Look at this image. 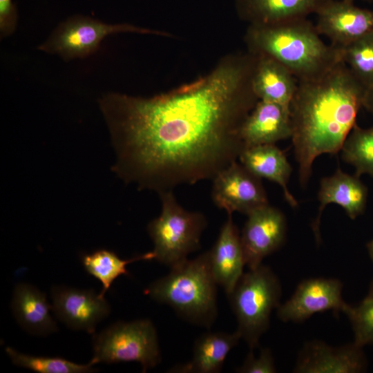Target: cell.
<instances>
[{"instance_id":"obj_1","label":"cell","mask_w":373,"mask_h":373,"mask_svg":"<svg viewBox=\"0 0 373 373\" xmlns=\"http://www.w3.org/2000/svg\"><path fill=\"white\" fill-rule=\"evenodd\" d=\"M256 56L222 57L207 74L150 97L109 93L99 101L117 153L114 171L158 193L213 180L245 148L242 125L258 101Z\"/></svg>"},{"instance_id":"obj_2","label":"cell","mask_w":373,"mask_h":373,"mask_svg":"<svg viewBox=\"0 0 373 373\" xmlns=\"http://www.w3.org/2000/svg\"><path fill=\"white\" fill-rule=\"evenodd\" d=\"M365 88L341 61L323 76L298 82L290 104L291 139L305 187L322 154H337L356 124Z\"/></svg>"},{"instance_id":"obj_3","label":"cell","mask_w":373,"mask_h":373,"mask_svg":"<svg viewBox=\"0 0 373 373\" xmlns=\"http://www.w3.org/2000/svg\"><path fill=\"white\" fill-rule=\"evenodd\" d=\"M244 39L248 52L277 60L298 82L318 79L341 61L339 50L326 44L307 18L248 26Z\"/></svg>"},{"instance_id":"obj_4","label":"cell","mask_w":373,"mask_h":373,"mask_svg":"<svg viewBox=\"0 0 373 373\" xmlns=\"http://www.w3.org/2000/svg\"><path fill=\"white\" fill-rule=\"evenodd\" d=\"M166 276L153 282L144 294L168 305L186 321L209 327L217 316V285L209 251L171 267Z\"/></svg>"},{"instance_id":"obj_5","label":"cell","mask_w":373,"mask_h":373,"mask_svg":"<svg viewBox=\"0 0 373 373\" xmlns=\"http://www.w3.org/2000/svg\"><path fill=\"white\" fill-rule=\"evenodd\" d=\"M282 286L273 270L260 264L243 273L228 295L236 317V331L254 350L268 329L272 311L280 305Z\"/></svg>"},{"instance_id":"obj_6","label":"cell","mask_w":373,"mask_h":373,"mask_svg":"<svg viewBox=\"0 0 373 373\" xmlns=\"http://www.w3.org/2000/svg\"><path fill=\"white\" fill-rule=\"evenodd\" d=\"M159 194L161 213L148 224L147 229L154 244L153 260L171 267L200 248L207 221L202 213L184 209L173 191Z\"/></svg>"},{"instance_id":"obj_7","label":"cell","mask_w":373,"mask_h":373,"mask_svg":"<svg viewBox=\"0 0 373 373\" xmlns=\"http://www.w3.org/2000/svg\"><path fill=\"white\" fill-rule=\"evenodd\" d=\"M93 365L136 361L142 372L161 361L157 332L149 319L117 322L93 336Z\"/></svg>"},{"instance_id":"obj_8","label":"cell","mask_w":373,"mask_h":373,"mask_svg":"<svg viewBox=\"0 0 373 373\" xmlns=\"http://www.w3.org/2000/svg\"><path fill=\"white\" fill-rule=\"evenodd\" d=\"M117 32L154 34L170 37V34L128 23L107 24L90 17L74 16L60 23L38 49L57 54L64 59L82 58L95 52L103 39Z\"/></svg>"},{"instance_id":"obj_9","label":"cell","mask_w":373,"mask_h":373,"mask_svg":"<svg viewBox=\"0 0 373 373\" xmlns=\"http://www.w3.org/2000/svg\"><path fill=\"white\" fill-rule=\"evenodd\" d=\"M212 180V200L228 215L237 211L247 216L269 204L261 178L236 161L219 172Z\"/></svg>"},{"instance_id":"obj_10","label":"cell","mask_w":373,"mask_h":373,"mask_svg":"<svg viewBox=\"0 0 373 373\" xmlns=\"http://www.w3.org/2000/svg\"><path fill=\"white\" fill-rule=\"evenodd\" d=\"M343 283L333 278H309L302 280L291 296L277 308L285 323H302L314 314L332 310L343 312L347 303L342 296Z\"/></svg>"},{"instance_id":"obj_11","label":"cell","mask_w":373,"mask_h":373,"mask_svg":"<svg viewBox=\"0 0 373 373\" xmlns=\"http://www.w3.org/2000/svg\"><path fill=\"white\" fill-rule=\"evenodd\" d=\"M247 217L240 239L245 265L251 269L281 247L287 226L283 212L269 204L254 211Z\"/></svg>"},{"instance_id":"obj_12","label":"cell","mask_w":373,"mask_h":373,"mask_svg":"<svg viewBox=\"0 0 373 373\" xmlns=\"http://www.w3.org/2000/svg\"><path fill=\"white\" fill-rule=\"evenodd\" d=\"M316 15L318 32L338 49L373 31V10L351 0H329Z\"/></svg>"},{"instance_id":"obj_13","label":"cell","mask_w":373,"mask_h":373,"mask_svg":"<svg viewBox=\"0 0 373 373\" xmlns=\"http://www.w3.org/2000/svg\"><path fill=\"white\" fill-rule=\"evenodd\" d=\"M367 368L363 347L354 341L334 347L314 340L305 343L299 351L293 372L361 373Z\"/></svg>"},{"instance_id":"obj_14","label":"cell","mask_w":373,"mask_h":373,"mask_svg":"<svg viewBox=\"0 0 373 373\" xmlns=\"http://www.w3.org/2000/svg\"><path fill=\"white\" fill-rule=\"evenodd\" d=\"M51 297L52 309L61 322L73 329L90 334L111 311L104 296L92 289L56 286L52 288Z\"/></svg>"},{"instance_id":"obj_15","label":"cell","mask_w":373,"mask_h":373,"mask_svg":"<svg viewBox=\"0 0 373 373\" xmlns=\"http://www.w3.org/2000/svg\"><path fill=\"white\" fill-rule=\"evenodd\" d=\"M367 188L357 175L344 173L339 167L335 173L321 180L318 194V212L312 224V229L318 244L321 242V218L329 204L341 206L352 220L363 214L367 204Z\"/></svg>"},{"instance_id":"obj_16","label":"cell","mask_w":373,"mask_h":373,"mask_svg":"<svg viewBox=\"0 0 373 373\" xmlns=\"http://www.w3.org/2000/svg\"><path fill=\"white\" fill-rule=\"evenodd\" d=\"M240 135L245 147L291 137L290 106L258 100L245 119Z\"/></svg>"},{"instance_id":"obj_17","label":"cell","mask_w":373,"mask_h":373,"mask_svg":"<svg viewBox=\"0 0 373 373\" xmlns=\"http://www.w3.org/2000/svg\"><path fill=\"white\" fill-rule=\"evenodd\" d=\"M208 251L213 275L228 296L243 274L246 265L240 234L231 215H228L214 245Z\"/></svg>"},{"instance_id":"obj_18","label":"cell","mask_w":373,"mask_h":373,"mask_svg":"<svg viewBox=\"0 0 373 373\" xmlns=\"http://www.w3.org/2000/svg\"><path fill=\"white\" fill-rule=\"evenodd\" d=\"M329 0H234L239 19L248 26L307 18Z\"/></svg>"},{"instance_id":"obj_19","label":"cell","mask_w":373,"mask_h":373,"mask_svg":"<svg viewBox=\"0 0 373 373\" xmlns=\"http://www.w3.org/2000/svg\"><path fill=\"white\" fill-rule=\"evenodd\" d=\"M255 55L252 87L258 100L290 106L298 87L297 79L277 60Z\"/></svg>"},{"instance_id":"obj_20","label":"cell","mask_w":373,"mask_h":373,"mask_svg":"<svg viewBox=\"0 0 373 373\" xmlns=\"http://www.w3.org/2000/svg\"><path fill=\"white\" fill-rule=\"evenodd\" d=\"M238 159L240 164L257 177L277 183L282 188L287 203L292 207L298 206L287 186L291 166L285 153L275 144L245 147Z\"/></svg>"},{"instance_id":"obj_21","label":"cell","mask_w":373,"mask_h":373,"mask_svg":"<svg viewBox=\"0 0 373 373\" xmlns=\"http://www.w3.org/2000/svg\"><path fill=\"white\" fill-rule=\"evenodd\" d=\"M13 315L26 331L46 336L57 331L55 321L50 315V306L46 294L28 283L17 284L11 303Z\"/></svg>"},{"instance_id":"obj_22","label":"cell","mask_w":373,"mask_h":373,"mask_svg":"<svg viewBox=\"0 0 373 373\" xmlns=\"http://www.w3.org/2000/svg\"><path fill=\"white\" fill-rule=\"evenodd\" d=\"M241 339L236 331L232 334L207 332L195 342L193 356L190 361L172 367L170 372L218 373L221 371L227 356Z\"/></svg>"},{"instance_id":"obj_23","label":"cell","mask_w":373,"mask_h":373,"mask_svg":"<svg viewBox=\"0 0 373 373\" xmlns=\"http://www.w3.org/2000/svg\"><path fill=\"white\" fill-rule=\"evenodd\" d=\"M153 260L152 251L123 260L115 252L106 249L97 250L83 256L82 258L86 271L102 283V290L99 293L102 296H104L117 277L122 274H128L126 269L128 264L138 260Z\"/></svg>"},{"instance_id":"obj_24","label":"cell","mask_w":373,"mask_h":373,"mask_svg":"<svg viewBox=\"0 0 373 373\" xmlns=\"http://www.w3.org/2000/svg\"><path fill=\"white\" fill-rule=\"evenodd\" d=\"M341 151L343 160L355 168L356 175L373 177V126L363 128L356 124Z\"/></svg>"},{"instance_id":"obj_25","label":"cell","mask_w":373,"mask_h":373,"mask_svg":"<svg viewBox=\"0 0 373 373\" xmlns=\"http://www.w3.org/2000/svg\"><path fill=\"white\" fill-rule=\"evenodd\" d=\"M341 61L366 89L373 84V31L338 48Z\"/></svg>"},{"instance_id":"obj_26","label":"cell","mask_w":373,"mask_h":373,"mask_svg":"<svg viewBox=\"0 0 373 373\" xmlns=\"http://www.w3.org/2000/svg\"><path fill=\"white\" fill-rule=\"evenodd\" d=\"M6 352L12 363L39 373H88L97 371L93 364H79L60 357L27 355L8 347Z\"/></svg>"},{"instance_id":"obj_27","label":"cell","mask_w":373,"mask_h":373,"mask_svg":"<svg viewBox=\"0 0 373 373\" xmlns=\"http://www.w3.org/2000/svg\"><path fill=\"white\" fill-rule=\"evenodd\" d=\"M343 312L350 322L354 342L361 347L373 345V298L365 297L356 305L347 303Z\"/></svg>"},{"instance_id":"obj_28","label":"cell","mask_w":373,"mask_h":373,"mask_svg":"<svg viewBox=\"0 0 373 373\" xmlns=\"http://www.w3.org/2000/svg\"><path fill=\"white\" fill-rule=\"evenodd\" d=\"M240 373H274L276 368L272 353L269 348H262L256 357L253 350L247 355L242 365L236 370Z\"/></svg>"},{"instance_id":"obj_29","label":"cell","mask_w":373,"mask_h":373,"mask_svg":"<svg viewBox=\"0 0 373 373\" xmlns=\"http://www.w3.org/2000/svg\"><path fill=\"white\" fill-rule=\"evenodd\" d=\"M17 21V9L12 0H0V32L1 37L12 34Z\"/></svg>"},{"instance_id":"obj_30","label":"cell","mask_w":373,"mask_h":373,"mask_svg":"<svg viewBox=\"0 0 373 373\" xmlns=\"http://www.w3.org/2000/svg\"><path fill=\"white\" fill-rule=\"evenodd\" d=\"M363 107L373 115V84L365 89Z\"/></svg>"},{"instance_id":"obj_31","label":"cell","mask_w":373,"mask_h":373,"mask_svg":"<svg viewBox=\"0 0 373 373\" xmlns=\"http://www.w3.org/2000/svg\"><path fill=\"white\" fill-rule=\"evenodd\" d=\"M367 249L369 256L373 262V239L367 244Z\"/></svg>"},{"instance_id":"obj_32","label":"cell","mask_w":373,"mask_h":373,"mask_svg":"<svg viewBox=\"0 0 373 373\" xmlns=\"http://www.w3.org/2000/svg\"><path fill=\"white\" fill-rule=\"evenodd\" d=\"M365 297L373 298V279L371 280V283L369 286L368 291Z\"/></svg>"},{"instance_id":"obj_33","label":"cell","mask_w":373,"mask_h":373,"mask_svg":"<svg viewBox=\"0 0 373 373\" xmlns=\"http://www.w3.org/2000/svg\"><path fill=\"white\" fill-rule=\"evenodd\" d=\"M351 1H355L356 0H351ZM361 1H369V2H373V0H361Z\"/></svg>"}]
</instances>
